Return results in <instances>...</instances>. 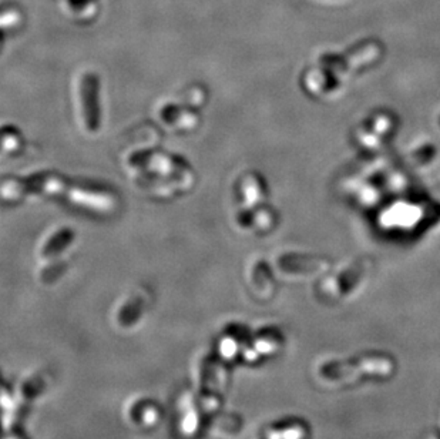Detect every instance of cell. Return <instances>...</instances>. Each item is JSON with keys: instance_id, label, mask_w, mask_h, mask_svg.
I'll use <instances>...</instances> for the list:
<instances>
[{"instance_id": "obj_1", "label": "cell", "mask_w": 440, "mask_h": 439, "mask_svg": "<svg viewBox=\"0 0 440 439\" xmlns=\"http://www.w3.org/2000/svg\"><path fill=\"white\" fill-rule=\"evenodd\" d=\"M356 371L363 373V375H389L393 371V362L386 357H366L360 359H353L349 362H329L323 365L321 375L326 380H351Z\"/></svg>"}]
</instances>
